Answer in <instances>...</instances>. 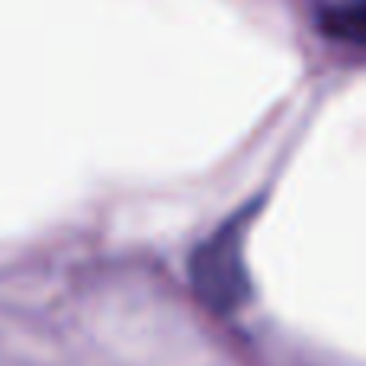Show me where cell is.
Segmentation results:
<instances>
[{
  "label": "cell",
  "instance_id": "1",
  "mask_svg": "<svg viewBox=\"0 0 366 366\" xmlns=\"http://www.w3.org/2000/svg\"><path fill=\"white\" fill-rule=\"evenodd\" d=\"M254 222V206L215 228L189 257V280L199 302L215 315H238L251 299V273H247V228Z\"/></svg>",
  "mask_w": 366,
  "mask_h": 366
},
{
  "label": "cell",
  "instance_id": "2",
  "mask_svg": "<svg viewBox=\"0 0 366 366\" xmlns=\"http://www.w3.org/2000/svg\"><path fill=\"white\" fill-rule=\"evenodd\" d=\"M325 32L341 39H366V0H350L325 16Z\"/></svg>",
  "mask_w": 366,
  "mask_h": 366
}]
</instances>
